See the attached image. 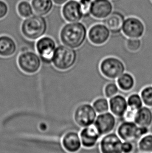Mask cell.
Returning <instances> with one entry per match:
<instances>
[{"label": "cell", "mask_w": 152, "mask_h": 153, "mask_svg": "<svg viewBox=\"0 0 152 153\" xmlns=\"http://www.w3.org/2000/svg\"><path fill=\"white\" fill-rule=\"evenodd\" d=\"M87 36L86 27L79 22L66 24L61 29L60 33L62 44L73 49L81 47L86 41Z\"/></svg>", "instance_id": "obj_1"}, {"label": "cell", "mask_w": 152, "mask_h": 153, "mask_svg": "<svg viewBox=\"0 0 152 153\" xmlns=\"http://www.w3.org/2000/svg\"><path fill=\"white\" fill-rule=\"evenodd\" d=\"M21 29V33L27 39L32 40L39 39L47 31V21L43 16L33 15L23 21Z\"/></svg>", "instance_id": "obj_2"}, {"label": "cell", "mask_w": 152, "mask_h": 153, "mask_svg": "<svg viewBox=\"0 0 152 153\" xmlns=\"http://www.w3.org/2000/svg\"><path fill=\"white\" fill-rule=\"evenodd\" d=\"M77 60V52L73 48L65 45L56 48L52 62L59 70H67L74 66Z\"/></svg>", "instance_id": "obj_3"}, {"label": "cell", "mask_w": 152, "mask_h": 153, "mask_svg": "<svg viewBox=\"0 0 152 153\" xmlns=\"http://www.w3.org/2000/svg\"><path fill=\"white\" fill-rule=\"evenodd\" d=\"M148 128L138 126L134 121H125L117 128V134L123 141L138 142L145 135L148 134Z\"/></svg>", "instance_id": "obj_4"}, {"label": "cell", "mask_w": 152, "mask_h": 153, "mask_svg": "<svg viewBox=\"0 0 152 153\" xmlns=\"http://www.w3.org/2000/svg\"><path fill=\"white\" fill-rule=\"evenodd\" d=\"M100 69L102 74L105 77L115 79L125 72V66L119 59L115 57H108L102 61Z\"/></svg>", "instance_id": "obj_5"}, {"label": "cell", "mask_w": 152, "mask_h": 153, "mask_svg": "<svg viewBox=\"0 0 152 153\" xmlns=\"http://www.w3.org/2000/svg\"><path fill=\"white\" fill-rule=\"evenodd\" d=\"M97 117V112L92 105L83 103L76 108L74 118L76 123L83 128L94 124Z\"/></svg>", "instance_id": "obj_6"}, {"label": "cell", "mask_w": 152, "mask_h": 153, "mask_svg": "<svg viewBox=\"0 0 152 153\" xmlns=\"http://www.w3.org/2000/svg\"><path fill=\"white\" fill-rule=\"evenodd\" d=\"M19 67L27 74H34L41 66V59L37 54L31 51L23 52L18 58Z\"/></svg>", "instance_id": "obj_7"}, {"label": "cell", "mask_w": 152, "mask_h": 153, "mask_svg": "<svg viewBox=\"0 0 152 153\" xmlns=\"http://www.w3.org/2000/svg\"><path fill=\"white\" fill-rule=\"evenodd\" d=\"M36 49L42 61L48 64L52 62L56 49L55 42L51 37L43 36L37 42Z\"/></svg>", "instance_id": "obj_8"}, {"label": "cell", "mask_w": 152, "mask_h": 153, "mask_svg": "<svg viewBox=\"0 0 152 153\" xmlns=\"http://www.w3.org/2000/svg\"><path fill=\"white\" fill-rule=\"evenodd\" d=\"M116 124L115 116L111 112L108 111L97 116L93 125L101 137L111 133L115 128Z\"/></svg>", "instance_id": "obj_9"}, {"label": "cell", "mask_w": 152, "mask_h": 153, "mask_svg": "<svg viewBox=\"0 0 152 153\" xmlns=\"http://www.w3.org/2000/svg\"><path fill=\"white\" fill-rule=\"evenodd\" d=\"M122 30L129 38H140L144 34L145 27L142 21L134 17H130L123 22Z\"/></svg>", "instance_id": "obj_10"}, {"label": "cell", "mask_w": 152, "mask_h": 153, "mask_svg": "<svg viewBox=\"0 0 152 153\" xmlns=\"http://www.w3.org/2000/svg\"><path fill=\"white\" fill-rule=\"evenodd\" d=\"M122 141L118 135L109 133L104 135L100 142V149L102 153H121Z\"/></svg>", "instance_id": "obj_11"}, {"label": "cell", "mask_w": 152, "mask_h": 153, "mask_svg": "<svg viewBox=\"0 0 152 153\" xmlns=\"http://www.w3.org/2000/svg\"><path fill=\"white\" fill-rule=\"evenodd\" d=\"M62 14L68 23L78 22L83 18L79 2L76 0H69L63 5Z\"/></svg>", "instance_id": "obj_12"}, {"label": "cell", "mask_w": 152, "mask_h": 153, "mask_svg": "<svg viewBox=\"0 0 152 153\" xmlns=\"http://www.w3.org/2000/svg\"><path fill=\"white\" fill-rule=\"evenodd\" d=\"M111 32L107 27L101 24H97L91 27L88 32L90 42L95 45L99 46L105 44L109 39Z\"/></svg>", "instance_id": "obj_13"}, {"label": "cell", "mask_w": 152, "mask_h": 153, "mask_svg": "<svg viewBox=\"0 0 152 153\" xmlns=\"http://www.w3.org/2000/svg\"><path fill=\"white\" fill-rule=\"evenodd\" d=\"M113 7L109 0H94L91 6L90 15L97 19H105L113 11Z\"/></svg>", "instance_id": "obj_14"}, {"label": "cell", "mask_w": 152, "mask_h": 153, "mask_svg": "<svg viewBox=\"0 0 152 153\" xmlns=\"http://www.w3.org/2000/svg\"><path fill=\"white\" fill-rule=\"evenodd\" d=\"M82 145L87 149L94 147L99 141L101 135L93 124L90 126L83 128L80 133Z\"/></svg>", "instance_id": "obj_15"}, {"label": "cell", "mask_w": 152, "mask_h": 153, "mask_svg": "<svg viewBox=\"0 0 152 153\" xmlns=\"http://www.w3.org/2000/svg\"><path fill=\"white\" fill-rule=\"evenodd\" d=\"M109 110L114 115L122 118L128 109L127 100L121 95H116L111 98L109 100Z\"/></svg>", "instance_id": "obj_16"}, {"label": "cell", "mask_w": 152, "mask_h": 153, "mask_svg": "<svg viewBox=\"0 0 152 153\" xmlns=\"http://www.w3.org/2000/svg\"><path fill=\"white\" fill-rule=\"evenodd\" d=\"M125 16L121 13L115 11L111 12L103 21L109 31L114 34L118 33L122 30L123 22L125 21Z\"/></svg>", "instance_id": "obj_17"}, {"label": "cell", "mask_w": 152, "mask_h": 153, "mask_svg": "<svg viewBox=\"0 0 152 153\" xmlns=\"http://www.w3.org/2000/svg\"><path fill=\"white\" fill-rule=\"evenodd\" d=\"M62 144L67 151L71 153L78 152L82 146L80 135L72 131L65 134L62 139Z\"/></svg>", "instance_id": "obj_18"}, {"label": "cell", "mask_w": 152, "mask_h": 153, "mask_svg": "<svg viewBox=\"0 0 152 153\" xmlns=\"http://www.w3.org/2000/svg\"><path fill=\"white\" fill-rule=\"evenodd\" d=\"M134 122L138 126L149 128L152 123V111L147 106L142 107L136 112Z\"/></svg>", "instance_id": "obj_19"}, {"label": "cell", "mask_w": 152, "mask_h": 153, "mask_svg": "<svg viewBox=\"0 0 152 153\" xmlns=\"http://www.w3.org/2000/svg\"><path fill=\"white\" fill-rule=\"evenodd\" d=\"M16 44L8 36H0V56L8 57L13 56L16 51Z\"/></svg>", "instance_id": "obj_20"}, {"label": "cell", "mask_w": 152, "mask_h": 153, "mask_svg": "<svg viewBox=\"0 0 152 153\" xmlns=\"http://www.w3.org/2000/svg\"><path fill=\"white\" fill-rule=\"evenodd\" d=\"M31 4L34 12L43 16L49 14L53 8L52 0H31Z\"/></svg>", "instance_id": "obj_21"}, {"label": "cell", "mask_w": 152, "mask_h": 153, "mask_svg": "<svg viewBox=\"0 0 152 153\" xmlns=\"http://www.w3.org/2000/svg\"><path fill=\"white\" fill-rule=\"evenodd\" d=\"M117 84L121 91H128L133 88L135 84V81L131 74L124 72L117 78Z\"/></svg>", "instance_id": "obj_22"}, {"label": "cell", "mask_w": 152, "mask_h": 153, "mask_svg": "<svg viewBox=\"0 0 152 153\" xmlns=\"http://www.w3.org/2000/svg\"><path fill=\"white\" fill-rule=\"evenodd\" d=\"M17 10L19 15L23 19L31 16L34 13L31 3L25 0L19 2L17 6Z\"/></svg>", "instance_id": "obj_23"}, {"label": "cell", "mask_w": 152, "mask_h": 153, "mask_svg": "<svg viewBox=\"0 0 152 153\" xmlns=\"http://www.w3.org/2000/svg\"><path fill=\"white\" fill-rule=\"evenodd\" d=\"M138 149L142 153H152V134H147L138 142Z\"/></svg>", "instance_id": "obj_24"}, {"label": "cell", "mask_w": 152, "mask_h": 153, "mask_svg": "<svg viewBox=\"0 0 152 153\" xmlns=\"http://www.w3.org/2000/svg\"><path fill=\"white\" fill-rule=\"evenodd\" d=\"M92 106L97 114L105 113L109 111V101L105 98H99L95 100Z\"/></svg>", "instance_id": "obj_25"}, {"label": "cell", "mask_w": 152, "mask_h": 153, "mask_svg": "<svg viewBox=\"0 0 152 153\" xmlns=\"http://www.w3.org/2000/svg\"><path fill=\"white\" fill-rule=\"evenodd\" d=\"M128 108L130 109L137 111L143 106V102L141 96L138 94H133L128 97L127 100Z\"/></svg>", "instance_id": "obj_26"}, {"label": "cell", "mask_w": 152, "mask_h": 153, "mask_svg": "<svg viewBox=\"0 0 152 153\" xmlns=\"http://www.w3.org/2000/svg\"><path fill=\"white\" fill-rule=\"evenodd\" d=\"M140 96L145 105L152 107V86L144 87L141 92Z\"/></svg>", "instance_id": "obj_27"}, {"label": "cell", "mask_w": 152, "mask_h": 153, "mask_svg": "<svg viewBox=\"0 0 152 153\" xmlns=\"http://www.w3.org/2000/svg\"><path fill=\"white\" fill-rule=\"evenodd\" d=\"M119 92V87L115 83H108L104 88V94L107 98H111L117 95Z\"/></svg>", "instance_id": "obj_28"}, {"label": "cell", "mask_w": 152, "mask_h": 153, "mask_svg": "<svg viewBox=\"0 0 152 153\" xmlns=\"http://www.w3.org/2000/svg\"><path fill=\"white\" fill-rule=\"evenodd\" d=\"M92 2V0H80L79 2L82 12L83 18H86L90 16Z\"/></svg>", "instance_id": "obj_29"}, {"label": "cell", "mask_w": 152, "mask_h": 153, "mask_svg": "<svg viewBox=\"0 0 152 153\" xmlns=\"http://www.w3.org/2000/svg\"><path fill=\"white\" fill-rule=\"evenodd\" d=\"M126 46L130 51H137L141 47V42L139 38H129L127 40Z\"/></svg>", "instance_id": "obj_30"}, {"label": "cell", "mask_w": 152, "mask_h": 153, "mask_svg": "<svg viewBox=\"0 0 152 153\" xmlns=\"http://www.w3.org/2000/svg\"><path fill=\"white\" fill-rule=\"evenodd\" d=\"M134 143L128 142V141H124L122 142V146H121V150L122 153H131L132 152H134Z\"/></svg>", "instance_id": "obj_31"}, {"label": "cell", "mask_w": 152, "mask_h": 153, "mask_svg": "<svg viewBox=\"0 0 152 153\" xmlns=\"http://www.w3.org/2000/svg\"><path fill=\"white\" fill-rule=\"evenodd\" d=\"M8 13V5L4 1L0 0V20L5 18Z\"/></svg>", "instance_id": "obj_32"}, {"label": "cell", "mask_w": 152, "mask_h": 153, "mask_svg": "<svg viewBox=\"0 0 152 153\" xmlns=\"http://www.w3.org/2000/svg\"><path fill=\"white\" fill-rule=\"evenodd\" d=\"M137 111L134 110L128 109L126 112L125 116H123V118L125 121H134V117L136 115V113Z\"/></svg>", "instance_id": "obj_33"}, {"label": "cell", "mask_w": 152, "mask_h": 153, "mask_svg": "<svg viewBox=\"0 0 152 153\" xmlns=\"http://www.w3.org/2000/svg\"><path fill=\"white\" fill-rule=\"evenodd\" d=\"M52 1L53 2L54 4L58 5H64L69 0H52Z\"/></svg>", "instance_id": "obj_34"}, {"label": "cell", "mask_w": 152, "mask_h": 153, "mask_svg": "<svg viewBox=\"0 0 152 153\" xmlns=\"http://www.w3.org/2000/svg\"><path fill=\"white\" fill-rule=\"evenodd\" d=\"M151 1H152V0H151Z\"/></svg>", "instance_id": "obj_35"}]
</instances>
